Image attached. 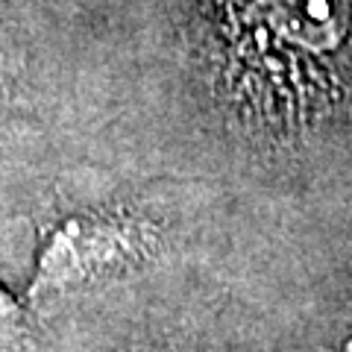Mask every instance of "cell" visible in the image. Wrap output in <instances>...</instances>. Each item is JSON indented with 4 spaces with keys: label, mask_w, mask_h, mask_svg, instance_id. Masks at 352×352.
Segmentation results:
<instances>
[{
    "label": "cell",
    "mask_w": 352,
    "mask_h": 352,
    "mask_svg": "<svg viewBox=\"0 0 352 352\" xmlns=\"http://www.w3.org/2000/svg\"><path fill=\"white\" fill-rule=\"evenodd\" d=\"M132 256V238L120 229L91 226L82 220H71L68 226L50 235L38 258V273L32 282V296L56 294L91 273H103L106 267L126 261Z\"/></svg>",
    "instance_id": "6da1fadb"
},
{
    "label": "cell",
    "mask_w": 352,
    "mask_h": 352,
    "mask_svg": "<svg viewBox=\"0 0 352 352\" xmlns=\"http://www.w3.org/2000/svg\"><path fill=\"white\" fill-rule=\"evenodd\" d=\"M276 30L302 47L326 50L344 38L349 0H270Z\"/></svg>",
    "instance_id": "7a4b0ae2"
},
{
    "label": "cell",
    "mask_w": 352,
    "mask_h": 352,
    "mask_svg": "<svg viewBox=\"0 0 352 352\" xmlns=\"http://www.w3.org/2000/svg\"><path fill=\"white\" fill-rule=\"evenodd\" d=\"M15 320V305L9 302V296L0 291V332H3V329H9V323Z\"/></svg>",
    "instance_id": "3957f363"
},
{
    "label": "cell",
    "mask_w": 352,
    "mask_h": 352,
    "mask_svg": "<svg viewBox=\"0 0 352 352\" xmlns=\"http://www.w3.org/2000/svg\"><path fill=\"white\" fill-rule=\"evenodd\" d=\"M346 352H352V340H349V346H346Z\"/></svg>",
    "instance_id": "277c9868"
}]
</instances>
